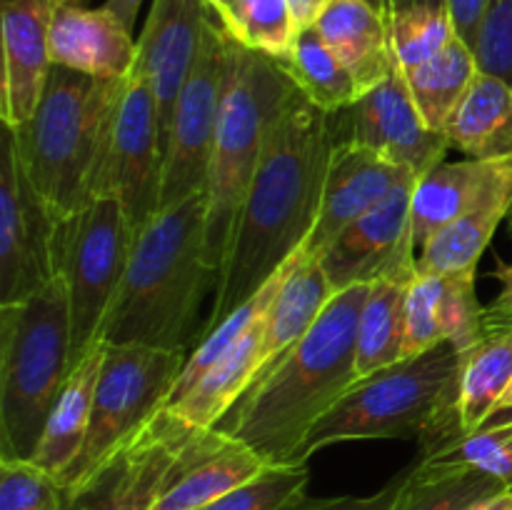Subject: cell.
<instances>
[{"mask_svg": "<svg viewBox=\"0 0 512 510\" xmlns=\"http://www.w3.org/2000/svg\"><path fill=\"white\" fill-rule=\"evenodd\" d=\"M335 143V113L320 110L295 83L290 85L265 133L258 170L235 220L203 333L248 303L308 243Z\"/></svg>", "mask_w": 512, "mask_h": 510, "instance_id": "obj_1", "label": "cell"}, {"mask_svg": "<svg viewBox=\"0 0 512 510\" xmlns=\"http://www.w3.org/2000/svg\"><path fill=\"white\" fill-rule=\"evenodd\" d=\"M370 283L333 295L313 328L260 378L215 430L248 445L268 465H308L310 430L358 380L355 340Z\"/></svg>", "mask_w": 512, "mask_h": 510, "instance_id": "obj_2", "label": "cell"}, {"mask_svg": "<svg viewBox=\"0 0 512 510\" xmlns=\"http://www.w3.org/2000/svg\"><path fill=\"white\" fill-rule=\"evenodd\" d=\"M218 273L205 253V193L158 210L130 245L100 340L188 350L205 293Z\"/></svg>", "mask_w": 512, "mask_h": 510, "instance_id": "obj_3", "label": "cell"}, {"mask_svg": "<svg viewBox=\"0 0 512 510\" xmlns=\"http://www.w3.org/2000/svg\"><path fill=\"white\" fill-rule=\"evenodd\" d=\"M125 80L93 78L53 65L33 115L10 128L23 173L58 220L95 200Z\"/></svg>", "mask_w": 512, "mask_h": 510, "instance_id": "obj_4", "label": "cell"}, {"mask_svg": "<svg viewBox=\"0 0 512 510\" xmlns=\"http://www.w3.org/2000/svg\"><path fill=\"white\" fill-rule=\"evenodd\" d=\"M460 355L443 343L418 358L355 380L348 393L318 420L303 458L335 443L380 438H418L425 450L460 430Z\"/></svg>", "mask_w": 512, "mask_h": 510, "instance_id": "obj_5", "label": "cell"}, {"mask_svg": "<svg viewBox=\"0 0 512 510\" xmlns=\"http://www.w3.org/2000/svg\"><path fill=\"white\" fill-rule=\"evenodd\" d=\"M293 80L278 60L243 48L228 33L223 100L205 180V253L210 268H223L235 220L263 153L265 133Z\"/></svg>", "mask_w": 512, "mask_h": 510, "instance_id": "obj_6", "label": "cell"}, {"mask_svg": "<svg viewBox=\"0 0 512 510\" xmlns=\"http://www.w3.org/2000/svg\"><path fill=\"white\" fill-rule=\"evenodd\" d=\"M70 373V305L60 278L0 305V458H33Z\"/></svg>", "mask_w": 512, "mask_h": 510, "instance_id": "obj_7", "label": "cell"}, {"mask_svg": "<svg viewBox=\"0 0 512 510\" xmlns=\"http://www.w3.org/2000/svg\"><path fill=\"white\" fill-rule=\"evenodd\" d=\"M185 360L188 350L105 343L90 428L78 458L58 480L63 493H70L93 478L160 410H165Z\"/></svg>", "mask_w": 512, "mask_h": 510, "instance_id": "obj_8", "label": "cell"}, {"mask_svg": "<svg viewBox=\"0 0 512 510\" xmlns=\"http://www.w3.org/2000/svg\"><path fill=\"white\" fill-rule=\"evenodd\" d=\"M133 233L115 198H95L55 225V275L70 305V370L100 343L105 315L118 295Z\"/></svg>", "mask_w": 512, "mask_h": 510, "instance_id": "obj_9", "label": "cell"}, {"mask_svg": "<svg viewBox=\"0 0 512 510\" xmlns=\"http://www.w3.org/2000/svg\"><path fill=\"white\" fill-rule=\"evenodd\" d=\"M163 190V140L158 105L143 73L130 70L115 108L95 198H115L135 235L158 215Z\"/></svg>", "mask_w": 512, "mask_h": 510, "instance_id": "obj_10", "label": "cell"}, {"mask_svg": "<svg viewBox=\"0 0 512 510\" xmlns=\"http://www.w3.org/2000/svg\"><path fill=\"white\" fill-rule=\"evenodd\" d=\"M228 65V30L215 15L208 23L193 73L185 80L173 110L168 143L163 153L160 210L195 193H205L210 150L218 128Z\"/></svg>", "mask_w": 512, "mask_h": 510, "instance_id": "obj_11", "label": "cell"}, {"mask_svg": "<svg viewBox=\"0 0 512 510\" xmlns=\"http://www.w3.org/2000/svg\"><path fill=\"white\" fill-rule=\"evenodd\" d=\"M55 225L45 200L23 173L13 133L0 145V305L30 298L55 275Z\"/></svg>", "mask_w": 512, "mask_h": 510, "instance_id": "obj_12", "label": "cell"}, {"mask_svg": "<svg viewBox=\"0 0 512 510\" xmlns=\"http://www.w3.org/2000/svg\"><path fill=\"white\" fill-rule=\"evenodd\" d=\"M415 175L408 173L373 210L350 223L318 255L335 293L378 278L413 280L418 248L410 235Z\"/></svg>", "mask_w": 512, "mask_h": 510, "instance_id": "obj_13", "label": "cell"}, {"mask_svg": "<svg viewBox=\"0 0 512 510\" xmlns=\"http://www.w3.org/2000/svg\"><path fill=\"white\" fill-rule=\"evenodd\" d=\"M195 433L160 410L93 478L63 493L65 510H150Z\"/></svg>", "mask_w": 512, "mask_h": 510, "instance_id": "obj_14", "label": "cell"}, {"mask_svg": "<svg viewBox=\"0 0 512 510\" xmlns=\"http://www.w3.org/2000/svg\"><path fill=\"white\" fill-rule=\"evenodd\" d=\"M335 120L340 140L373 150L415 178L443 163L450 148L445 133L428 128L398 68L350 108L335 113Z\"/></svg>", "mask_w": 512, "mask_h": 510, "instance_id": "obj_15", "label": "cell"}, {"mask_svg": "<svg viewBox=\"0 0 512 510\" xmlns=\"http://www.w3.org/2000/svg\"><path fill=\"white\" fill-rule=\"evenodd\" d=\"M215 15L218 13L208 0H153L140 30L133 68L143 73L153 88L163 153L178 95L193 73L205 28Z\"/></svg>", "mask_w": 512, "mask_h": 510, "instance_id": "obj_16", "label": "cell"}, {"mask_svg": "<svg viewBox=\"0 0 512 510\" xmlns=\"http://www.w3.org/2000/svg\"><path fill=\"white\" fill-rule=\"evenodd\" d=\"M60 0H0L3 88L0 115L5 128H18L40 103L50 68V25Z\"/></svg>", "mask_w": 512, "mask_h": 510, "instance_id": "obj_17", "label": "cell"}, {"mask_svg": "<svg viewBox=\"0 0 512 510\" xmlns=\"http://www.w3.org/2000/svg\"><path fill=\"white\" fill-rule=\"evenodd\" d=\"M405 175L408 170L388 163L373 150L338 138L330 153L318 218L308 243L303 245L305 255L318 258L350 223L373 210Z\"/></svg>", "mask_w": 512, "mask_h": 510, "instance_id": "obj_18", "label": "cell"}, {"mask_svg": "<svg viewBox=\"0 0 512 510\" xmlns=\"http://www.w3.org/2000/svg\"><path fill=\"white\" fill-rule=\"evenodd\" d=\"M268 468L255 450L220 430H200L180 453L150 510H200Z\"/></svg>", "mask_w": 512, "mask_h": 510, "instance_id": "obj_19", "label": "cell"}, {"mask_svg": "<svg viewBox=\"0 0 512 510\" xmlns=\"http://www.w3.org/2000/svg\"><path fill=\"white\" fill-rule=\"evenodd\" d=\"M138 58V38L110 10L60 0L50 25V60L93 78L123 80Z\"/></svg>", "mask_w": 512, "mask_h": 510, "instance_id": "obj_20", "label": "cell"}, {"mask_svg": "<svg viewBox=\"0 0 512 510\" xmlns=\"http://www.w3.org/2000/svg\"><path fill=\"white\" fill-rule=\"evenodd\" d=\"M310 28L350 70L360 93L398 68L390 53L388 20L368 0H333Z\"/></svg>", "mask_w": 512, "mask_h": 510, "instance_id": "obj_21", "label": "cell"}, {"mask_svg": "<svg viewBox=\"0 0 512 510\" xmlns=\"http://www.w3.org/2000/svg\"><path fill=\"white\" fill-rule=\"evenodd\" d=\"M508 160L465 158L458 163L443 160L420 175L415 180L413 203H410V235L415 248H423L430 235L473 208L493 188Z\"/></svg>", "mask_w": 512, "mask_h": 510, "instance_id": "obj_22", "label": "cell"}, {"mask_svg": "<svg viewBox=\"0 0 512 510\" xmlns=\"http://www.w3.org/2000/svg\"><path fill=\"white\" fill-rule=\"evenodd\" d=\"M265 318H268V310L183 398L170 403L165 413L190 430L215 428L258 380Z\"/></svg>", "mask_w": 512, "mask_h": 510, "instance_id": "obj_23", "label": "cell"}, {"mask_svg": "<svg viewBox=\"0 0 512 510\" xmlns=\"http://www.w3.org/2000/svg\"><path fill=\"white\" fill-rule=\"evenodd\" d=\"M512 210V160H508L493 188L460 218L430 235L418 250V273L450 275L478 270L480 255L493 240L498 225Z\"/></svg>", "mask_w": 512, "mask_h": 510, "instance_id": "obj_24", "label": "cell"}, {"mask_svg": "<svg viewBox=\"0 0 512 510\" xmlns=\"http://www.w3.org/2000/svg\"><path fill=\"white\" fill-rule=\"evenodd\" d=\"M333 295L335 290L320 260L308 258L303 253V258L285 275L278 295L268 308L263 343H260L258 380L265 378L278 365V360L313 328L315 320L333 300Z\"/></svg>", "mask_w": 512, "mask_h": 510, "instance_id": "obj_25", "label": "cell"}, {"mask_svg": "<svg viewBox=\"0 0 512 510\" xmlns=\"http://www.w3.org/2000/svg\"><path fill=\"white\" fill-rule=\"evenodd\" d=\"M103 358L105 343L100 340L70 370L58 398H55L53 408H50L48 423H45L43 435H40L33 460L40 468L48 470L55 480L63 478V473L73 465V460L78 458L80 448L85 443Z\"/></svg>", "mask_w": 512, "mask_h": 510, "instance_id": "obj_26", "label": "cell"}, {"mask_svg": "<svg viewBox=\"0 0 512 510\" xmlns=\"http://www.w3.org/2000/svg\"><path fill=\"white\" fill-rule=\"evenodd\" d=\"M450 148L475 160L512 158V88L480 73L460 108L445 125Z\"/></svg>", "mask_w": 512, "mask_h": 510, "instance_id": "obj_27", "label": "cell"}, {"mask_svg": "<svg viewBox=\"0 0 512 510\" xmlns=\"http://www.w3.org/2000/svg\"><path fill=\"white\" fill-rule=\"evenodd\" d=\"M512 385V325L485 328L473 350L460 355L458 420L463 433H475L493 420Z\"/></svg>", "mask_w": 512, "mask_h": 510, "instance_id": "obj_28", "label": "cell"}, {"mask_svg": "<svg viewBox=\"0 0 512 510\" xmlns=\"http://www.w3.org/2000/svg\"><path fill=\"white\" fill-rule=\"evenodd\" d=\"M400 73L428 128L445 133V125L470 93L480 68L473 48L463 38H453L438 55Z\"/></svg>", "mask_w": 512, "mask_h": 510, "instance_id": "obj_29", "label": "cell"}, {"mask_svg": "<svg viewBox=\"0 0 512 510\" xmlns=\"http://www.w3.org/2000/svg\"><path fill=\"white\" fill-rule=\"evenodd\" d=\"M410 280L378 278L370 283L358 320L355 370L358 380L403 363L405 295Z\"/></svg>", "mask_w": 512, "mask_h": 510, "instance_id": "obj_30", "label": "cell"}, {"mask_svg": "<svg viewBox=\"0 0 512 510\" xmlns=\"http://www.w3.org/2000/svg\"><path fill=\"white\" fill-rule=\"evenodd\" d=\"M503 490L508 488L483 470L418 460L403 473L393 510H470Z\"/></svg>", "mask_w": 512, "mask_h": 510, "instance_id": "obj_31", "label": "cell"}, {"mask_svg": "<svg viewBox=\"0 0 512 510\" xmlns=\"http://www.w3.org/2000/svg\"><path fill=\"white\" fill-rule=\"evenodd\" d=\"M278 63L295 88L325 113H340L363 95L350 70L335 58L315 28L300 30L290 55Z\"/></svg>", "mask_w": 512, "mask_h": 510, "instance_id": "obj_32", "label": "cell"}, {"mask_svg": "<svg viewBox=\"0 0 512 510\" xmlns=\"http://www.w3.org/2000/svg\"><path fill=\"white\" fill-rule=\"evenodd\" d=\"M220 23L243 48L273 60L288 58L298 38L290 0H230Z\"/></svg>", "mask_w": 512, "mask_h": 510, "instance_id": "obj_33", "label": "cell"}, {"mask_svg": "<svg viewBox=\"0 0 512 510\" xmlns=\"http://www.w3.org/2000/svg\"><path fill=\"white\" fill-rule=\"evenodd\" d=\"M388 20L390 53L400 70L425 63L440 50L448 48L450 40L460 38L455 33L453 18L443 8H410L385 15Z\"/></svg>", "mask_w": 512, "mask_h": 510, "instance_id": "obj_34", "label": "cell"}, {"mask_svg": "<svg viewBox=\"0 0 512 510\" xmlns=\"http://www.w3.org/2000/svg\"><path fill=\"white\" fill-rule=\"evenodd\" d=\"M420 460L433 465H468L493 475L505 488H512V435L495 425H485L475 433L458 430L433 450L423 453Z\"/></svg>", "mask_w": 512, "mask_h": 510, "instance_id": "obj_35", "label": "cell"}, {"mask_svg": "<svg viewBox=\"0 0 512 510\" xmlns=\"http://www.w3.org/2000/svg\"><path fill=\"white\" fill-rule=\"evenodd\" d=\"M475 280H478V270L443 275L438 318L445 343L453 345L458 355L473 350L485 333V308L478 300Z\"/></svg>", "mask_w": 512, "mask_h": 510, "instance_id": "obj_36", "label": "cell"}, {"mask_svg": "<svg viewBox=\"0 0 512 510\" xmlns=\"http://www.w3.org/2000/svg\"><path fill=\"white\" fill-rule=\"evenodd\" d=\"M308 465H268L248 483L220 495L200 510H280L308 488Z\"/></svg>", "mask_w": 512, "mask_h": 510, "instance_id": "obj_37", "label": "cell"}, {"mask_svg": "<svg viewBox=\"0 0 512 510\" xmlns=\"http://www.w3.org/2000/svg\"><path fill=\"white\" fill-rule=\"evenodd\" d=\"M0 510H65L63 488L33 458H0Z\"/></svg>", "mask_w": 512, "mask_h": 510, "instance_id": "obj_38", "label": "cell"}, {"mask_svg": "<svg viewBox=\"0 0 512 510\" xmlns=\"http://www.w3.org/2000/svg\"><path fill=\"white\" fill-rule=\"evenodd\" d=\"M443 293V275L418 273L405 295V338L403 360L418 358L445 343L438 318V303Z\"/></svg>", "mask_w": 512, "mask_h": 510, "instance_id": "obj_39", "label": "cell"}, {"mask_svg": "<svg viewBox=\"0 0 512 510\" xmlns=\"http://www.w3.org/2000/svg\"><path fill=\"white\" fill-rule=\"evenodd\" d=\"M473 53L480 73L500 78L512 88V0H488Z\"/></svg>", "mask_w": 512, "mask_h": 510, "instance_id": "obj_40", "label": "cell"}, {"mask_svg": "<svg viewBox=\"0 0 512 510\" xmlns=\"http://www.w3.org/2000/svg\"><path fill=\"white\" fill-rule=\"evenodd\" d=\"M400 485H403V475L385 485L383 490L373 495H340V498H313L303 490L280 510H393L395 500H398Z\"/></svg>", "mask_w": 512, "mask_h": 510, "instance_id": "obj_41", "label": "cell"}, {"mask_svg": "<svg viewBox=\"0 0 512 510\" xmlns=\"http://www.w3.org/2000/svg\"><path fill=\"white\" fill-rule=\"evenodd\" d=\"M488 0H448V13L453 18L455 33L473 48L478 38L480 23H483Z\"/></svg>", "mask_w": 512, "mask_h": 510, "instance_id": "obj_42", "label": "cell"}, {"mask_svg": "<svg viewBox=\"0 0 512 510\" xmlns=\"http://www.w3.org/2000/svg\"><path fill=\"white\" fill-rule=\"evenodd\" d=\"M493 278L500 283V293L485 308V328L495 325H512V263H498Z\"/></svg>", "mask_w": 512, "mask_h": 510, "instance_id": "obj_43", "label": "cell"}, {"mask_svg": "<svg viewBox=\"0 0 512 510\" xmlns=\"http://www.w3.org/2000/svg\"><path fill=\"white\" fill-rule=\"evenodd\" d=\"M140 5H143V0H105L103 8L110 10V13H113L115 18H118L130 33H133L135 23H138Z\"/></svg>", "mask_w": 512, "mask_h": 510, "instance_id": "obj_44", "label": "cell"}, {"mask_svg": "<svg viewBox=\"0 0 512 510\" xmlns=\"http://www.w3.org/2000/svg\"><path fill=\"white\" fill-rule=\"evenodd\" d=\"M290 8H293V18H295V25H298V33L300 30L310 28L320 15L313 0H290Z\"/></svg>", "mask_w": 512, "mask_h": 510, "instance_id": "obj_45", "label": "cell"}, {"mask_svg": "<svg viewBox=\"0 0 512 510\" xmlns=\"http://www.w3.org/2000/svg\"><path fill=\"white\" fill-rule=\"evenodd\" d=\"M410 8H443V10H448V0H388V10H385V15L398 13V10H410Z\"/></svg>", "mask_w": 512, "mask_h": 510, "instance_id": "obj_46", "label": "cell"}, {"mask_svg": "<svg viewBox=\"0 0 512 510\" xmlns=\"http://www.w3.org/2000/svg\"><path fill=\"white\" fill-rule=\"evenodd\" d=\"M470 510H512V488L493 495V498L483 500V503H478L475 508H470Z\"/></svg>", "mask_w": 512, "mask_h": 510, "instance_id": "obj_47", "label": "cell"}, {"mask_svg": "<svg viewBox=\"0 0 512 510\" xmlns=\"http://www.w3.org/2000/svg\"><path fill=\"white\" fill-rule=\"evenodd\" d=\"M510 415H512V385L508 388V393L503 395V400L498 403V410H495V415H493V420H490V423H498V420L510 418Z\"/></svg>", "mask_w": 512, "mask_h": 510, "instance_id": "obj_48", "label": "cell"}, {"mask_svg": "<svg viewBox=\"0 0 512 510\" xmlns=\"http://www.w3.org/2000/svg\"><path fill=\"white\" fill-rule=\"evenodd\" d=\"M208 3H210V8H213L215 13H218V18H220V15H223L225 10H228L230 0H208Z\"/></svg>", "mask_w": 512, "mask_h": 510, "instance_id": "obj_49", "label": "cell"}, {"mask_svg": "<svg viewBox=\"0 0 512 510\" xmlns=\"http://www.w3.org/2000/svg\"><path fill=\"white\" fill-rule=\"evenodd\" d=\"M490 425H495V428L505 430V433H510V435H512V415H510V418H505V420H498V423H490Z\"/></svg>", "mask_w": 512, "mask_h": 510, "instance_id": "obj_50", "label": "cell"}, {"mask_svg": "<svg viewBox=\"0 0 512 510\" xmlns=\"http://www.w3.org/2000/svg\"><path fill=\"white\" fill-rule=\"evenodd\" d=\"M368 3L373 5V8H378L383 15H385V10H388V0H368Z\"/></svg>", "mask_w": 512, "mask_h": 510, "instance_id": "obj_51", "label": "cell"}, {"mask_svg": "<svg viewBox=\"0 0 512 510\" xmlns=\"http://www.w3.org/2000/svg\"><path fill=\"white\" fill-rule=\"evenodd\" d=\"M313 3H315V8H318V13H323V10L328 8V5L333 3V0H313Z\"/></svg>", "mask_w": 512, "mask_h": 510, "instance_id": "obj_52", "label": "cell"}, {"mask_svg": "<svg viewBox=\"0 0 512 510\" xmlns=\"http://www.w3.org/2000/svg\"><path fill=\"white\" fill-rule=\"evenodd\" d=\"M68 3H78V5H85V3H88V0H68Z\"/></svg>", "mask_w": 512, "mask_h": 510, "instance_id": "obj_53", "label": "cell"}]
</instances>
